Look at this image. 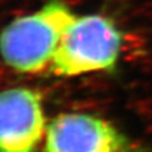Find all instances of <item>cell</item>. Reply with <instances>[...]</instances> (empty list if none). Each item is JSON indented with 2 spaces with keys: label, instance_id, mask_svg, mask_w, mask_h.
Returning <instances> with one entry per match:
<instances>
[{
  "label": "cell",
  "instance_id": "6da1fadb",
  "mask_svg": "<svg viewBox=\"0 0 152 152\" xmlns=\"http://www.w3.org/2000/svg\"><path fill=\"white\" fill-rule=\"evenodd\" d=\"M76 17L64 0H48L37 12L15 18L0 33L4 62L22 74L50 67L61 37Z\"/></svg>",
  "mask_w": 152,
  "mask_h": 152
},
{
  "label": "cell",
  "instance_id": "7a4b0ae2",
  "mask_svg": "<svg viewBox=\"0 0 152 152\" xmlns=\"http://www.w3.org/2000/svg\"><path fill=\"white\" fill-rule=\"evenodd\" d=\"M123 33L113 19L103 14L76 17L61 37L50 65V72L71 77L115 69Z\"/></svg>",
  "mask_w": 152,
  "mask_h": 152
},
{
  "label": "cell",
  "instance_id": "3957f363",
  "mask_svg": "<svg viewBox=\"0 0 152 152\" xmlns=\"http://www.w3.org/2000/svg\"><path fill=\"white\" fill-rule=\"evenodd\" d=\"M43 152H141V148L102 117L61 113L47 124Z\"/></svg>",
  "mask_w": 152,
  "mask_h": 152
},
{
  "label": "cell",
  "instance_id": "277c9868",
  "mask_svg": "<svg viewBox=\"0 0 152 152\" xmlns=\"http://www.w3.org/2000/svg\"><path fill=\"white\" fill-rule=\"evenodd\" d=\"M47 124L38 90L18 86L0 91V152H36Z\"/></svg>",
  "mask_w": 152,
  "mask_h": 152
}]
</instances>
